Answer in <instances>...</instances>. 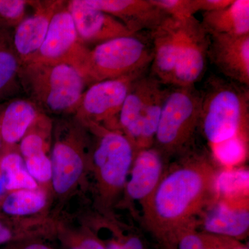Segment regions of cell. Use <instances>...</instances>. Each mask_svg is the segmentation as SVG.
<instances>
[{"label": "cell", "instance_id": "cell-23", "mask_svg": "<svg viewBox=\"0 0 249 249\" xmlns=\"http://www.w3.org/2000/svg\"><path fill=\"white\" fill-rule=\"evenodd\" d=\"M4 173L5 188L9 191L36 190L37 182L28 173L24 160L17 153L5 156L0 164Z\"/></svg>", "mask_w": 249, "mask_h": 249}, {"label": "cell", "instance_id": "cell-2", "mask_svg": "<svg viewBox=\"0 0 249 249\" xmlns=\"http://www.w3.org/2000/svg\"><path fill=\"white\" fill-rule=\"evenodd\" d=\"M200 93L199 129L211 150L231 144L249 147V88L211 76Z\"/></svg>", "mask_w": 249, "mask_h": 249}, {"label": "cell", "instance_id": "cell-22", "mask_svg": "<svg viewBox=\"0 0 249 249\" xmlns=\"http://www.w3.org/2000/svg\"><path fill=\"white\" fill-rule=\"evenodd\" d=\"M242 245L239 241L196 230L187 229L178 237L177 249H236Z\"/></svg>", "mask_w": 249, "mask_h": 249}, {"label": "cell", "instance_id": "cell-34", "mask_svg": "<svg viewBox=\"0 0 249 249\" xmlns=\"http://www.w3.org/2000/svg\"><path fill=\"white\" fill-rule=\"evenodd\" d=\"M14 235L9 229L0 224V245L7 243L12 240Z\"/></svg>", "mask_w": 249, "mask_h": 249}, {"label": "cell", "instance_id": "cell-18", "mask_svg": "<svg viewBox=\"0 0 249 249\" xmlns=\"http://www.w3.org/2000/svg\"><path fill=\"white\" fill-rule=\"evenodd\" d=\"M200 22L209 36L249 34V1L234 0L222 9L203 13Z\"/></svg>", "mask_w": 249, "mask_h": 249}, {"label": "cell", "instance_id": "cell-21", "mask_svg": "<svg viewBox=\"0 0 249 249\" xmlns=\"http://www.w3.org/2000/svg\"><path fill=\"white\" fill-rule=\"evenodd\" d=\"M156 80L144 107L138 151L153 146L167 89Z\"/></svg>", "mask_w": 249, "mask_h": 249}, {"label": "cell", "instance_id": "cell-15", "mask_svg": "<svg viewBox=\"0 0 249 249\" xmlns=\"http://www.w3.org/2000/svg\"><path fill=\"white\" fill-rule=\"evenodd\" d=\"M164 160L153 146L137 151L125 186L129 199L142 205L150 197L164 175Z\"/></svg>", "mask_w": 249, "mask_h": 249}, {"label": "cell", "instance_id": "cell-24", "mask_svg": "<svg viewBox=\"0 0 249 249\" xmlns=\"http://www.w3.org/2000/svg\"><path fill=\"white\" fill-rule=\"evenodd\" d=\"M46 196L36 190H19L13 192L5 199L2 209L11 215L24 216L36 213L46 205Z\"/></svg>", "mask_w": 249, "mask_h": 249}, {"label": "cell", "instance_id": "cell-35", "mask_svg": "<svg viewBox=\"0 0 249 249\" xmlns=\"http://www.w3.org/2000/svg\"><path fill=\"white\" fill-rule=\"evenodd\" d=\"M19 249H51L48 246L45 244L40 243V242H33L28 245L23 246L22 248Z\"/></svg>", "mask_w": 249, "mask_h": 249}, {"label": "cell", "instance_id": "cell-7", "mask_svg": "<svg viewBox=\"0 0 249 249\" xmlns=\"http://www.w3.org/2000/svg\"><path fill=\"white\" fill-rule=\"evenodd\" d=\"M137 150L121 131L106 129L93 152V160L103 188L114 194L124 188Z\"/></svg>", "mask_w": 249, "mask_h": 249}, {"label": "cell", "instance_id": "cell-17", "mask_svg": "<svg viewBox=\"0 0 249 249\" xmlns=\"http://www.w3.org/2000/svg\"><path fill=\"white\" fill-rule=\"evenodd\" d=\"M157 80L146 73L134 80L116 119V124L138 151L142 111Z\"/></svg>", "mask_w": 249, "mask_h": 249}, {"label": "cell", "instance_id": "cell-3", "mask_svg": "<svg viewBox=\"0 0 249 249\" xmlns=\"http://www.w3.org/2000/svg\"><path fill=\"white\" fill-rule=\"evenodd\" d=\"M200 107L201 93L196 85L167 89L153 145L164 160L191 150Z\"/></svg>", "mask_w": 249, "mask_h": 249}, {"label": "cell", "instance_id": "cell-16", "mask_svg": "<svg viewBox=\"0 0 249 249\" xmlns=\"http://www.w3.org/2000/svg\"><path fill=\"white\" fill-rule=\"evenodd\" d=\"M62 2L55 1L39 4L32 16L18 24L15 31L14 47L22 63L40 48L47 36L51 19Z\"/></svg>", "mask_w": 249, "mask_h": 249}, {"label": "cell", "instance_id": "cell-6", "mask_svg": "<svg viewBox=\"0 0 249 249\" xmlns=\"http://www.w3.org/2000/svg\"><path fill=\"white\" fill-rule=\"evenodd\" d=\"M63 4L62 2L54 13L40 48L23 63L70 64L80 73L89 49L80 41L71 15Z\"/></svg>", "mask_w": 249, "mask_h": 249}, {"label": "cell", "instance_id": "cell-4", "mask_svg": "<svg viewBox=\"0 0 249 249\" xmlns=\"http://www.w3.org/2000/svg\"><path fill=\"white\" fill-rule=\"evenodd\" d=\"M151 39L141 34L111 39L89 49L80 73L87 83L115 79L147 71L151 65Z\"/></svg>", "mask_w": 249, "mask_h": 249}, {"label": "cell", "instance_id": "cell-8", "mask_svg": "<svg viewBox=\"0 0 249 249\" xmlns=\"http://www.w3.org/2000/svg\"><path fill=\"white\" fill-rule=\"evenodd\" d=\"M209 45V35L200 21L195 16L181 20L179 52L172 86H194L201 80Z\"/></svg>", "mask_w": 249, "mask_h": 249}, {"label": "cell", "instance_id": "cell-30", "mask_svg": "<svg viewBox=\"0 0 249 249\" xmlns=\"http://www.w3.org/2000/svg\"><path fill=\"white\" fill-rule=\"evenodd\" d=\"M45 141L40 134L31 133L23 137L20 151L24 158L45 152Z\"/></svg>", "mask_w": 249, "mask_h": 249}, {"label": "cell", "instance_id": "cell-1", "mask_svg": "<svg viewBox=\"0 0 249 249\" xmlns=\"http://www.w3.org/2000/svg\"><path fill=\"white\" fill-rule=\"evenodd\" d=\"M142 206V222L160 249H177L183 231L196 227L198 217L215 198L217 172L204 156H186Z\"/></svg>", "mask_w": 249, "mask_h": 249}, {"label": "cell", "instance_id": "cell-19", "mask_svg": "<svg viewBox=\"0 0 249 249\" xmlns=\"http://www.w3.org/2000/svg\"><path fill=\"white\" fill-rule=\"evenodd\" d=\"M52 182L56 193H66L79 179L84 168L79 151L68 142H58L52 151Z\"/></svg>", "mask_w": 249, "mask_h": 249}, {"label": "cell", "instance_id": "cell-31", "mask_svg": "<svg viewBox=\"0 0 249 249\" xmlns=\"http://www.w3.org/2000/svg\"><path fill=\"white\" fill-rule=\"evenodd\" d=\"M107 249H147L146 246L139 236L132 235L112 240L106 245Z\"/></svg>", "mask_w": 249, "mask_h": 249}, {"label": "cell", "instance_id": "cell-5", "mask_svg": "<svg viewBox=\"0 0 249 249\" xmlns=\"http://www.w3.org/2000/svg\"><path fill=\"white\" fill-rule=\"evenodd\" d=\"M22 79L36 102L52 112L77 109L86 80L79 71L67 63H22Z\"/></svg>", "mask_w": 249, "mask_h": 249}, {"label": "cell", "instance_id": "cell-11", "mask_svg": "<svg viewBox=\"0 0 249 249\" xmlns=\"http://www.w3.org/2000/svg\"><path fill=\"white\" fill-rule=\"evenodd\" d=\"M208 58L227 79L249 87V34L209 36Z\"/></svg>", "mask_w": 249, "mask_h": 249}, {"label": "cell", "instance_id": "cell-28", "mask_svg": "<svg viewBox=\"0 0 249 249\" xmlns=\"http://www.w3.org/2000/svg\"><path fill=\"white\" fill-rule=\"evenodd\" d=\"M25 168L36 181L47 182L52 178V160L45 152L25 158Z\"/></svg>", "mask_w": 249, "mask_h": 249}, {"label": "cell", "instance_id": "cell-36", "mask_svg": "<svg viewBox=\"0 0 249 249\" xmlns=\"http://www.w3.org/2000/svg\"><path fill=\"white\" fill-rule=\"evenodd\" d=\"M236 249H249V248L248 247H246V246L242 245Z\"/></svg>", "mask_w": 249, "mask_h": 249}, {"label": "cell", "instance_id": "cell-26", "mask_svg": "<svg viewBox=\"0 0 249 249\" xmlns=\"http://www.w3.org/2000/svg\"><path fill=\"white\" fill-rule=\"evenodd\" d=\"M18 58L9 37L5 31L0 29V89L4 88L17 73L19 66Z\"/></svg>", "mask_w": 249, "mask_h": 249}, {"label": "cell", "instance_id": "cell-14", "mask_svg": "<svg viewBox=\"0 0 249 249\" xmlns=\"http://www.w3.org/2000/svg\"><path fill=\"white\" fill-rule=\"evenodd\" d=\"M91 7L115 18L134 34L153 31L168 17L150 0H85Z\"/></svg>", "mask_w": 249, "mask_h": 249}, {"label": "cell", "instance_id": "cell-13", "mask_svg": "<svg viewBox=\"0 0 249 249\" xmlns=\"http://www.w3.org/2000/svg\"><path fill=\"white\" fill-rule=\"evenodd\" d=\"M181 24V20L168 16L150 32L153 51L150 74L162 85H173L179 52Z\"/></svg>", "mask_w": 249, "mask_h": 249}, {"label": "cell", "instance_id": "cell-27", "mask_svg": "<svg viewBox=\"0 0 249 249\" xmlns=\"http://www.w3.org/2000/svg\"><path fill=\"white\" fill-rule=\"evenodd\" d=\"M167 16L182 20L198 13L196 0H150Z\"/></svg>", "mask_w": 249, "mask_h": 249}, {"label": "cell", "instance_id": "cell-12", "mask_svg": "<svg viewBox=\"0 0 249 249\" xmlns=\"http://www.w3.org/2000/svg\"><path fill=\"white\" fill-rule=\"evenodd\" d=\"M80 41L98 44L116 37L133 35L125 26L110 15L91 7L85 0H71L67 3Z\"/></svg>", "mask_w": 249, "mask_h": 249}, {"label": "cell", "instance_id": "cell-33", "mask_svg": "<svg viewBox=\"0 0 249 249\" xmlns=\"http://www.w3.org/2000/svg\"><path fill=\"white\" fill-rule=\"evenodd\" d=\"M234 0H196L198 12H210L222 9L232 3Z\"/></svg>", "mask_w": 249, "mask_h": 249}, {"label": "cell", "instance_id": "cell-25", "mask_svg": "<svg viewBox=\"0 0 249 249\" xmlns=\"http://www.w3.org/2000/svg\"><path fill=\"white\" fill-rule=\"evenodd\" d=\"M249 178V171L246 170H229L218 173L215 181V197L248 196Z\"/></svg>", "mask_w": 249, "mask_h": 249}, {"label": "cell", "instance_id": "cell-20", "mask_svg": "<svg viewBox=\"0 0 249 249\" xmlns=\"http://www.w3.org/2000/svg\"><path fill=\"white\" fill-rule=\"evenodd\" d=\"M37 113L34 104L26 100H17L10 103L5 109L1 123L3 140L9 144L16 143L23 139Z\"/></svg>", "mask_w": 249, "mask_h": 249}, {"label": "cell", "instance_id": "cell-29", "mask_svg": "<svg viewBox=\"0 0 249 249\" xmlns=\"http://www.w3.org/2000/svg\"><path fill=\"white\" fill-rule=\"evenodd\" d=\"M28 3L24 0H0V18L11 24H19L24 19Z\"/></svg>", "mask_w": 249, "mask_h": 249}, {"label": "cell", "instance_id": "cell-32", "mask_svg": "<svg viewBox=\"0 0 249 249\" xmlns=\"http://www.w3.org/2000/svg\"><path fill=\"white\" fill-rule=\"evenodd\" d=\"M67 249H107L106 245L95 237H89L74 241Z\"/></svg>", "mask_w": 249, "mask_h": 249}, {"label": "cell", "instance_id": "cell-9", "mask_svg": "<svg viewBox=\"0 0 249 249\" xmlns=\"http://www.w3.org/2000/svg\"><path fill=\"white\" fill-rule=\"evenodd\" d=\"M146 72H139L91 84L83 93L77 110L82 117L93 124L106 121L116 124L132 83Z\"/></svg>", "mask_w": 249, "mask_h": 249}, {"label": "cell", "instance_id": "cell-10", "mask_svg": "<svg viewBox=\"0 0 249 249\" xmlns=\"http://www.w3.org/2000/svg\"><path fill=\"white\" fill-rule=\"evenodd\" d=\"M197 225L202 231L239 241L248 236L249 198H217L206 207Z\"/></svg>", "mask_w": 249, "mask_h": 249}]
</instances>
